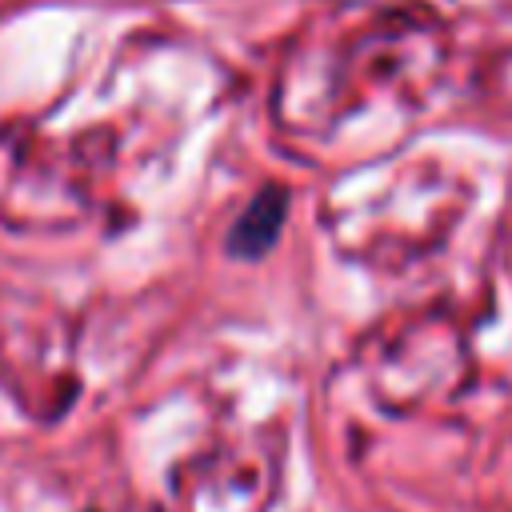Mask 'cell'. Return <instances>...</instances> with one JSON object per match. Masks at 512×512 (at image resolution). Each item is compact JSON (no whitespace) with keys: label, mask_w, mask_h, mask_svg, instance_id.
I'll list each match as a JSON object with an SVG mask.
<instances>
[{"label":"cell","mask_w":512,"mask_h":512,"mask_svg":"<svg viewBox=\"0 0 512 512\" xmlns=\"http://www.w3.org/2000/svg\"><path fill=\"white\" fill-rule=\"evenodd\" d=\"M280 224H284V196H280L276 188H268V192H260V196L244 208V216L236 220L228 244H232L236 256H260V252H268L272 240L280 236Z\"/></svg>","instance_id":"1"}]
</instances>
